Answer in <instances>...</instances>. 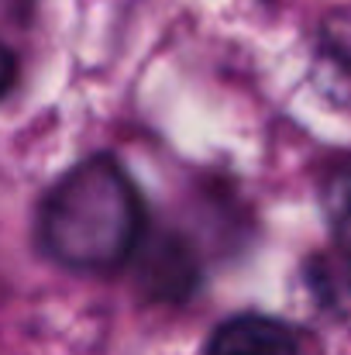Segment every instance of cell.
I'll use <instances>...</instances> for the list:
<instances>
[{
  "label": "cell",
  "instance_id": "277c9868",
  "mask_svg": "<svg viewBox=\"0 0 351 355\" xmlns=\"http://www.w3.org/2000/svg\"><path fill=\"white\" fill-rule=\"evenodd\" d=\"M314 76L334 104L351 107V7L331 10L317 24Z\"/></svg>",
  "mask_w": 351,
  "mask_h": 355
},
{
  "label": "cell",
  "instance_id": "7a4b0ae2",
  "mask_svg": "<svg viewBox=\"0 0 351 355\" xmlns=\"http://www.w3.org/2000/svg\"><path fill=\"white\" fill-rule=\"evenodd\" d=\"M134 276L148 300L159 304H183L200 286V266L186 238L176 232H145L134 255Z\"/></svg>",
  "mask_w": 351,
  "mask_h": 355
},
{
  "label": "cell",
  "instance_id": "8992f818",
  "mask_svg": "<svg viewBox=\"0 0 351 355\" xmlns=\"http://www.w3.org/2000/svg\"><path fill=\"white\" fill-rule=\"evenodd\" d=\"M14 80H17V55L0 42V101H3L7 90L14 87Z\"/></svg>",
  "mask_w": 351,
  "mask_h": 355
},
{
  "label": "cell",
  "instance_id": "5b68a950",
  "mask_svg": "<svg viewBox=\"0 0 351 355\" xmlns=\"http://www.w3.org/2000/svg\"><path fill=\"white\" fill-rule=\"evenodd\" d=\"M324 214L331 221V232L338 238L341 252L351 255V166H341L324 183Z\"/></svg>",
  "mask_w": 351,
  "mask_h": 355
},
{
  "label": "cell",
  "instance_id": "6da1fadb",
  "mask_svg": "<svg viewBox=\"0 0 351 355\" xmlns=\"http://www.w3.org/2000/svg\"><path fill=\"white\" fill-rule=\"evenodd\" d=\"M38 245L69 272H114L145 235V204L114 155L100 152L66 169L38 207Z\"/></svg>",
  "mask_w": 351,
  "mask_h": 355
},
{
  "label": "cell",
  "instance_id": "3957f363",
  "mask_svg": "<svg viewBox=\"0 0 351 355\" xmlns=\"http://www.w3.org/2000/svg\"><path fill=\"white\" fill-rule=\"evenodd\" d=\"M207 355H303L296 328L269 314H234L207 342Z\"/></svg>",
  "mask_w": 351,
  "mask_h": 355
}]
</instances>
